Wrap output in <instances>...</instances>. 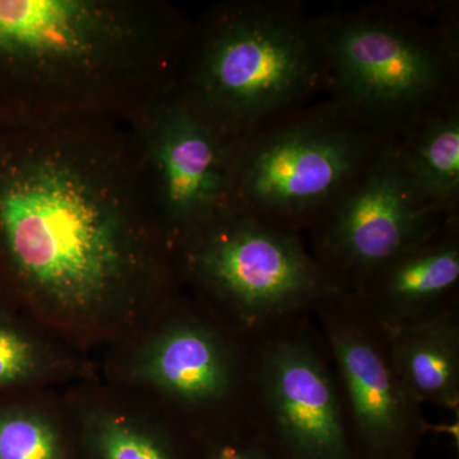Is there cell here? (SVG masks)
Returning <instances> with one entry per match:
<instances>
[{"instance_id": "cell-9", "label": "cell", "mask_w": 459, "mask_h": 459, "mask_svg": "<svg viewBox=\"0 0 459 459\" xmlns=\"http://www.w3.org/2000/svg\"><path fill=\"white\" fill-rule=\"evenodd\" d=\"M313 314L336 370L356 458H418L431 425L394 369L385 327L349 291Z\"/></svg>"}, {"instance_id": "cell-10", "label": "cell", "mask_w": 459, "mask_h": 459, "mask_svg": "<svg viewBox=\"0 0 459 459\" xmlns=\"http://www.w3.org/2000/svg\"><path fill=\"white\" fill-rule=\"evenodd\" d=\"M453 214L419 201L394 141L307 231L310 250L343 291L353 292Z\"/></svg>"}, {"instance_id": "cell-15", "label": "cell", "mask_w": 459, "mask_h": 459, "mask_svg": "<svg viewBox=\"0 0 459 459\" xmlns=\"http://www.w3.org/2000/svg\"><path fill=\"white\" fill-rule=\"evenodd\" d=\"M59 458V437L44 416L33 412L0 416V459Z\"/></svg>"}, {"instance_id": "cell-19", "label": "cell", "mask_w": 459, "mask_h": 459, "mask_svg": "<svg viewBox=\"0 0 459 459\" xmlns=\"http://www.w3.org/2000/svg\"><path fill=\"white\" fill-rule=\"evenodd\" d=\"M416 459H419V458H416Z\"/></svg>"}, {"instance_id": "cell-11", "label": "cell", "mask_w": 459, "mask_h": 459, "mask_svg": "<svg viewBox=\"0 0 459 459\" xmlns=\"http://www.w3.org/2000/svg\"><path fill=\"white\" fill-rule=\"evenodd\" d=\"M214 323L171 320L141 353L138 377L180 409L222 420L226 429L250 424L253 337Z\"/></svg>"}, {"instance_id": "cell-4", "label": "cell", "mask_w": 459, "mask_h": 459, "mask_svg": "<svg viewBox=\"0 0 459 459\" xmlns=\"http://www.w3.org/2000/svg\"><path fill=\"white\" fill-rule=\"evenodd\" d=\"M328 96L398 140L459 101V8L382 2L320 14Z\"/></svg>"}, {"instance_id": "cell-1", "label": "cell", "mask_w": 459, "mask_h": 459, "mask_svg": "<svg viewBox=\"0 0 459 459\" xmlns=\"http://www.w3.org/2000/svg\"><path fill=\"white\" fill-rule=\"evenodd\" d=\"M0 256L41 307L86 318L179 276L132 124L0 122Z\"/></svg>"}, {"instance_id": "cell-18", "label": "cell", "mask_w": 459, "mask_h": 459, "mask_svg": "<svg viewBox=\"0 0 459 459\" xmlns=\"http://www.w3.org/2000/svg\"><path fill=\"white\" fill-rule=\"evenodd\" d=\"M212 446L210 459H282L250 424L221 431Z\"/></svg>"}, {"instance_id": "cell-14", "label": "cell", "mask_w": 459, "mask_h": 459, "mask_svg": "<svg viewBox=\"0 0 459 459\" xmlns=\"http://www.w3.org/2000/svg\"><path fill=\"white\" fill-rule=\"evenodd\" d=\"M398 157L420 202L459 213V101L395 140Z\"/></svg>"}, {"instance_id": "cell-8", "label": "cell", "mask_w": 459, "mask_h": 459, "mask_svg": "<svg viewBox=\"0 0 459 459\" xmlns=\"http://www.w3.org/2000/svg\"><path fill=\"white\" fill-rule=\"evenodd\" d=\"M151 201L177 253L230 211L238 141L174 89L132 122Z\"/></svg>"}, {"instance_id": "cell-7", "label": "cell", "mask_w": 459, "mask_h": 459, "mask_svg": "<svg viewBox=\"0 0 459 459\" xmlns=\"http://www.w3.org/2000/svg\"><path fill=\"white\" fill-rule=\"evenodd\" d=\"M249 422L282 459H358L314 314L253 337Z\"/></svg>"}, {"instance_id": "cell-2", "label": "cell", "mask_w": 459, "mask_h": 459, "mask_svg": "<svg viewBox=\"0 0 459 459\" xmlns=\"http://www.w3.org/2000/svg\"><path fill=\"white\" fill-rule=\"evenodd\" d=\"M192 27L164 0H0V122H134L171 89Z\"/></svg>"}, {"instance_id": "cell-5", "label": "cell", "mask_w": 459, "mask_h": 459, "mask_svg": "<svg viewBox=\"0 0 459 459\" xmlns=\"http://www.w3.org/2000/svg\"><path fill=\"white\" fill-rule=\"evenodd\" d=\"M395 141L327 95L238 144L229 212L303 234Z\"/></svg>"}, {"instance_id": "cell-16", "label": "cell", "mask_w": 459, "mask_h": 459, "mask_svg": "<svg viewBox=\"0 0 459 459\" xmlns=\"http://www.w3.org/2000/svg\"><path fill=\"white\" fill-rule=\"evenodd\" d=\"M93 424V435L98 440L104 459H171L152 435L146 434L132 424L126 416L100 413Z\"/></svg>"}, {"instance_id": "cell-3", "label": "cell", "mask_w": 459, "mask_h": 459, "mask_svg": "<svg viewBox=\"0 0 459 459\" xmlns=\"http://www.w3.org/2000/svg\"><path fill=\"white\" fill-rule=\"evenodd\" d=\"M329 83L320 14L298 0H228L193 21L174 89L240 141Z\"/></svg>"}, {"instance_id": "cell-12", "label": "cell", "mask_w": 459, "mask_h": 459, "mask_svg": "<svg viewBox=\"0 0 459 459\" xmlns=\"http://www.w3.org/2000/svg\"><path fill=\"white\" fill-rule=\"evenodd\" d=\"M352 294L386 329L459 307V213L377 268Z\"/></svg>"}, {"instance_id": "cell-6", "label": "cell", "mask_w": 459, "mask_h": 459, "mask_svg": "<svg viewBox=\"0 0 459 459\" xmlns=\"http://www.w3.org/2000/svg\"><path fill=\"white\" fill-rule=\"evenodd\" d=\"M175 259L179 276L249 337L313 314L343 291L300 234L247 214H223L181 246Z\"/></svg>"}, {"instance_id": "cell-17", "label": "cell", "mask_w": 459, "mask_h": 459, "mask_svg": "<svg viewBox=\"0 0 459 459\" xmlns=\"http://www.w3.org/2000/svg\"><path fill=\"white\" fill-rule=\"evenodd\" d=\"M47 358L38 343L17 329L0 325V386L25 382L44 371Z\"/></svg>"}, {"instance_id": "cell-13", "label": "cell", "mask_w": 459, "mask_h": 459, "mask_svg": "<svg viewBox=\"0 0 459 459\" xmlns=\"http://www.w3.org/2000/svg\"><path fill=\"white\" fill-rule=\"evenodd\" d=\"M386 332L394 369L407 391L422 406L458 413L459 307Z\"/></svg>"}]
</instances>
